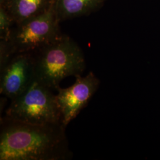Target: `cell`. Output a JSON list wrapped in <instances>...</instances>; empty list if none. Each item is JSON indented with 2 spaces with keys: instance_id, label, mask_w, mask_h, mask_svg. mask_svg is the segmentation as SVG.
Here are the masks:
<instances>
[{
  "instance_id": "4",
  "label": "cell",
  "mask_w": 160,
  "mask_h": 160,
  "mask_svg": "<svg viewBox=\"0 0 160 160\" xmlns=\"http://www.w3.org/2000/svg\"><path fill=\"white\" fill-rule=\"evenodd\" d=\"M53 4L45 12L16 24L9 42L14 55L33 53L57 39L62 34Z\"/></svg>"
},
{
  "instance_id": "8",
  "label": "cell",
  "mask_w": 160,
  "mask_h": 160,
  "mask_svg": "<svg viewBox=\"0 0 160 160\" xmlns=\"http://www.w3.org/2000/svg\"><path fill=\"white\" fill-rule=\"evenodd\" d=\"M105 0H53L58 20L71 19L88 15L102 6Z\"/></svg>"
},
{
  "instance_id": "7",
  "label": "cell",
  "mask_w": 160,
  "mask_h": 160,
  "mask_svg": "<svg viewBox=\"0 0 160 160\" xmlns=\"http://www.w3.org/2000/svg\"><path fill=\"white\" fill-rule=\"evenodd\" d=\"M53 0H5L2 6L16 24L37 16L47 10Z\"/></svg>"
},
{
  "instance_id": "1",
  "label": "cell",
  "mask_w": 160,
  "mask_h": 160,
  "mask_svg": "<svg viewBox=\"0 0 160 160\" xmlns=\"http://www.w3.org/2000/svg\"><path fill=\"white\" fill-rule=\"evenodd\" d=\"M62 123L36 125L1 118L0 160H65L72 154Z\"/></svg>"
},
{
  "instance_id": "6",
  "label": "cell",
  "mask_w": 160,
  "mask_h": 160,
  "mask_svg": "<svg viewBox=\"0 0 160 160\" xmlns=\"http://www.w3.org/2000/svg\"><path fill=\"white\" fill-rule=\"evenodd\" d=\"M34 79L33 53H17L0 71V92L12 100L22 94Z\"/></svg>"
},
{
  "instance_id": "2",
  "label": "cell",
  "mask_w": 160,
  "mask_h": 160,
  "mask_svg": "<svg viewBox=\"0 0 160 160\" xmlns=\"http://www.w3.org/2000/svg\"><path fill=\"white\" fill-rule=\"evenodd\" d=\"M33 53L35 80L52 90H57L67 77L81 75L86 68L80 46L66 35L62 34Z\"/></svg>"
},
{
  "instance_id": "3",
  "label": "cell",
  "mask_w": 160,
  "mask_h": 160,
  "mask_svg": "<svg viewBox=\"0 0 160 160\" xmlns=\"http://www.w3.org/2000/svg\"><path fill=\"white\" fill-rule=\"evenodd\" d=\"M4 117L36 125L62 123L56 95L35 79L22 94L12 100Z\"/></svg>"
},
{
  "instance_id": "9",
  "label": "cell",
  "mask_w": 160,
  "mask_h": 160,
  "mask_svg": "<svg viewBox=\"0 0 160 160\" xmlns=\"http://www.w3.org/2000/svg\"><path fill=\"white\" fill-rule=\"evenodd\" d=\"M14 23L5 7L0 6V40H9L12 26Z\"/></svg>"
},
{
  "instance_id": "5",
  "label": "cell",
  "mask_w": 160,
  "mask_h": 160,
  "mask_svg": "<svg viewBox=\"0 0 160 160\" xmlns=\"http://www.w3.org/2000/svg\"><path fill=\"white\" fill-rule=\"evenodd\" d=\"M72 86L66 88L58 87L56 98L62 117V122L67 127L88 103L97 92L100 81L92 72L85 77H75Z\"/></svg>"
}]
</instances>
